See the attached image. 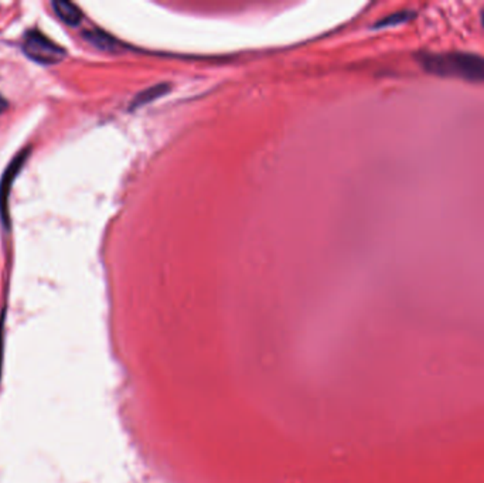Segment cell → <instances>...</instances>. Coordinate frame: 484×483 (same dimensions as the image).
<instances>
[{
  "instance_id": "1",
  "label": "cell",
  "mask_w": 484,
  "mask_h": 483,
  "mask_svg": "<svg viewBox=\"0 0 484 483\" xmlns=\"http://www.w3.org/2000/svg\"><path fill=\"white\" fill-rule=\"evenodd\" d=\"M425 71L441 75L484 83V57L471 53H429L421 55Z\"/></svg>"
},
{
  "instance_id": "2",
  "label": "cell",
  "mask_w": 484,
  "mask_h": 483,
  "mask_svg": "<svg viewBox=\"0 0 484 483\" xmlns=\"http://www.w3.org/2000/svg\"><path fill=\"white\" fill-rule=\"evenodd\" d=\"M23 50L26 55L43 65H54L62 61L67 55L65 50L61 48L58 44L53 43L48 37L41 34L37 30L27 32L25 37Z\"/></svg>"
},
{
  "instance_id": "3",
  "label": "cell",
  "mask_w": 484,
  "mask_h": 483,
  "mask_svg": "<svg viewBox=\"0 0 484 483\" xmlns=\"http://www.w3.org/2000/svg\"><path fill=\"white\" fill-rule=\"evenodd\" d=\"M30 150L26 149L20 152L15 159L13 162L9 165L6 169L2 182H0V216H2V221L5 227H9V211H8V200H9V193L13 186V180L16 179L19 171L23 168L26 159L29 156Z\"/></svg>"
},
{
  "instance_id": "4",
  "label": "cell",
  "mask_w": 484,
  "mask_h": 483,
  "mask_svg": "<svg viewBox=\"0 0 484 483\" xmlns=\"http://www.w3.org/2000/svg\"><path fill=\"white\" fill-rule=\"evenodd\" d=\"M172 90V84L170 83H159V84H154L143 91H140L139 94H136V97L132 100V104H130V110H137V108H142L161 97H165L170 93Z\"/></svg>"
},
{
  "instance_id": "5",
  "label": "cell",
  "mask_w": 484,
  "mask_h": 483,
  "mask_svg": "<svg viewBox=\"0 0 484 483\" xmlns=\"http://www.w3.org/2000/svg\"><path fill=\"white\" fill-rule=\"evenodd\" d=\"M55 15L68 26H78L83 20V13L71 2H64V0H57L51 4Z\"/></svg>"
},
{
  "instance_id": "6",
  "label": "cell",
  "mask_w": 484,
  "mask_h": 483,
  "mask_svg": "<svg viewBox=\"0 0 484 483\" xmlns=\"http://www.w3.org/2000/svg\"><path fill=\"white\" fill-rule=\"evenodd\" d=\"M84 37L91 43L94 44L95 47L101 48V50H107V51H115L118 48V41L111 37L109 34L104 33V32H86L84 33Z\"/></svg>"
},
{
  "instance_id": "7",
  "label": "cell",
  "mask_w": 484,
  "mask_h": 483,
  "mask_svg": "<svg viewBox=\"0 0 484 483\" xmlns=\"http://www.w3.org/2000/svg\"><path fill=\"white\" fill-rule=\"evenodd\" d=\"M415 15L411 13V12H396V13H392L381 20H378L375 25H374V29H385V27H394V26H398V25H402V23H407L410 22Z\"/></svg>"
},
{
  "instance_id": "8",
  "label": "cell",
  "mask_w": 484,
  "mask_h": 483,
  "mask_svg": "<svg viewBox=\"0 0 484 483\" xmlns=\"http://www.w3.org/2000/svg\"><path fill=\"white\" fill-rule=\"evenodd\" d=\"M6 108H8V101L2 95H0V114H2Z\"/></svg>"
},
{
  "instance_id": "9",
  "label": "cell",
  "mask_w": 484,
  "mask_h": 483,
  "mask_svg": "<svg viewBox=\"0 0 484 483\" xmlns=\"http://www.w3.org/2000/svg\"><path fill=\"white\" fill-rule=\"evenodd\" d=\"M481 22H483V26H484V11H483V13H481Z\"/></svg>"
}]
</instances>
